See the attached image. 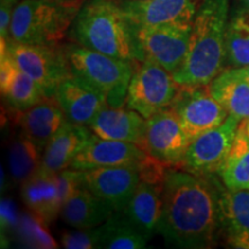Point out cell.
<instances>
[{
  "label": "cell",
  "instance_id": "obj_1",
  "mask_svg": "<svg viewBox=\"0 0 249 249\" xmlns=\"http://www.w3.org/2000/svg\"><path fill=\"white\" fill-rule=\"evenodd\" d=\"M218 176L200 177L181 169L167 170L158 234L167 246L207 249L222 236Z\"/></svg>",
  "mask_w": 249,
  "mask_h": 249
},
{
  "label": "cell",
  "instance_id": "obj_2",
  "mask_svg": "<svg viewBox=\"0 0 249 249\" xmlns=\"http://www.w3.org/2000/svg\"><path fill=\"white\" fill-rule=\"evenodd\" d=\"M229 0H202L192 24L185 61L173 73L180 86H209L226 68Z\"/></svg>",
  "mask_w": 249,
  "mask_h": 249
},
{
  "label": "cell",
  "instance_id": "obj_3",
  "mask_svg": "<svg viewBox=\"0 0 249 249\" xmlns=\"http://www.w3.org/2000/svg\"><path fill=\"white\" fill-rule=\"evenodd\" d=\"M74 43L126 61H139L134 28L119 1L86 0L71 27Z\"/></svg>",
  "mask_w": 249,
  "mask_h": 249
},
{
  "label": "cell",
  "instance_id": "obj_4",
  "mask_svg": "<svg viewBox=\"0 0 249 249\" xmlns=\"http://www.w3.org/2000/svg\"><path fill=\"white\" fill-rule=\"evenodd\" d=\"M83 2L20 0L13 12L9 40L39 45H60L70 33Z\"/></svg>",
  "mask_w": 249,
  "mask_h": 249
},
{
  "label": "cell",
  "instance_id": "obj_5",
  "mask_svg": "<svg viewBox=\"0 0 249 249\" xmlns=\"http://www.w3.org/2000/svg\"><path fill=\"white\" fill-rule=\"evenodd\" d=\"M71 73L107 97V105L124 107L135 61H126L87 49L76 43L62 45Z\"/></svg>",
  "mask_w": 249,
  "mask_h": 249
},
{
  "label": "cell",
  "instance_id": "obj_6",
  "mask_svg": "<svg viewBox=\"0 0 249 249\" xmlns=\"http://www.w3.org/2000/svg\"><path fill=\"white\" fill-rule=\"evenodd\" d=\"M193 23L134 27L139 61H150L176 73L185 61Z\"/></svg>",
  "mask_w": 249,
  "mask_h": 249
},
{
  "label": "cell",
  "instance_id": "obj_7",
  "mask_svg": "<svg viewBox=\"0 0 249 249\" xmlns=\"http://www.w3.org/2000/svg\"><path fill=\"white\" fill-rule=\"evenodd\" d=\"M180 85L173 74L150 61H135L124 107L148 119L170 107Z\"/></svg>",
  "mask_w": 249,
  "mask_h": 249
},
{
  "label": "cell",
  "instance_id": "obj_8",
  "mask_svg": "<svg viewBox=\"0 0 249 249\" xmlns=\"http://www.w3.org/2000/svg\"><path fill=\"white\" fill-rule=\"evenodd\" d=\"M7 51L46 97H53L62 81L71 74L62 45L26 44L8 40Z\"/></svg>",
  "mask_w": 249,
  "mask_h": 249
},
{
  "label": "cell",
  "instance_id": "obj_9",
  "mask_svg": "<svg viewBox=\"0 0 249 249\" xmlns=\"http://www.w3.org/2000/svg\"><path fill=\"white\" fill-rule=\"evenodd\" d=\"M189 143L178 118L167 107L145 119L139 147L167 169H180Z\"/></svg>",
  "mask_w": 249,
  "mask_h": 249
},
{
  "label": "cell",
  "instance_id": "obj_10",
  "mask_svg": "<svg viewBox=\"0 0 249 249\" xmlns=\"http://www.w3.org/2000/svg\"><path fill=\"white\" fill-rule=\"evenodd\" d=\"M242 121L229 114L219 126L193 139L180 169L195 176H218Z\"/></svg>",
  "mask_w": 249,
  "mask_h": 249
},
{
  "label": "cell",
  "instance_id": "obj_11",
  "mask_svg": "<svg viewBox=\"0 0 249 249\" xmlns=\"http://www.w3.org/2000/svg\"><path fill=\"white\" fill-rule=\"evenodd\" d=\"M170 108L191 141L219 126L229 117L222 104L211 95L208 86H180Z\"/></svg>",
  "mask_w": 249,
  "mask_h": 249
},
{
  "label": "cell",
  "instance_id": "obj_12",
  "mask_svg": "<svg viewBox=\"0 0 249 249\" xmlns=\"http://www.w3.org/2000/svg\"><path fill=\"white\" fill-rule=\"evenodd\" d=\"M83 182L112 210L124 211L140 183V166L98 167L83 171Z\"/></svg>",
  "mask_w": 249,
  "mask_h": 249
},
{
  "label": "cell",
  "instance_id": "obj_13",
  "mask_svg": "<svg viewBox=\"0 0 249 249\" xmlns=\"http://www.w3.org/2000/svg\"><path fill=\"white\" fill-rule=\"evenodd\" d=\"M134 27L166 23H193L202 0L119 1Z\"/></svg>",
  "mask_w": 249,
  "mask_h": 249
},
{
  "label": "cell",
  "instance_id": "obj_14",
  "mask_svg": "<svg viewBox=\"0 0 249 249\" xmlns=\"http://www.w3.org/2000/svg\"><path fill=\"white\" fill-rule=\"evenodd\" d=\"M147 158L148 155L135 143L111 141L92 135L73 160L71 169L87 171L123 165L140 166Z\"/></svg>",
  "mask_w": 249,
  "mask_h": 249
},
{
  "label": "cell",
  "instance_id": "obj_15",
  "mask_svg": "<svg viewBox=\"0 0 249 249\" xmlns=\"http://www.w3.org/2000/svg\"><path fill=\"white\" fill-rule=\"evenodd\" d=\"M8 40L1 39L0 50V91L13 114L27 110L46 96L33 79L20 70L7 51Z\"/></svg>",
  "mask_w": 249,
  "mask_h": 249
},
{
  "label": "cell",
  "instance_id": "obj_16",
  "mask_svg": "<svg viewBox=\"0 0 249 249\" xmlns=\"http://www.w3.org/2000/svg\"><path fill=\"white\" fill-rule=\"evenodd\" d=\"M57 99L68 121L88 126L96 114L107 105V97L81 77L71 74L58 87Z\"/></svg>",
  "mask_w": 249,
  "mask_h": 249
},
{
  "label": "cell",
  "instance_id": "obj_17",
  "mask_svg": "<svg viewBox=\"0 0 249 249\" xmlns=\"http://www.w3.org/2000/svg\"><path fill=\"white\" fill-rule=\"evenodd\" d=\"M165 179L140 178L132 198L124 213L148 240L158 233L163 213V189Z\"/></svg>",
  "mask_w": 249,
  "mask_h": 249
},
{
  "label": "cell",
  "instance_id": "obj_18",
  "mask_svg": "<svg viewBox=\"0 0 249 249\" xmlns=\"http://www.w3.org/2000/svg\"><path fill=\"white\" fill-rule=\"evenodd\" d=\"M92 135L93 133L88 126L67 121L45 145L39 171L54 174L70 169Z\"/></svg>",
  "mask_w": 249,
  "mask_h": 249
},
{
  "label": "cell",
  "instance_id": "obj_19",
  "mask_svg": "<svg viewBox=\"0 0 249 249\" xmlns=\"http://www.w3.org/2000/svg\"><path fill=\"white\" fill-rule=\"evenodd\" d=\"M15 123L24 135L44 150L54 134L68 119L57 99L45 97L27 110L15 113Z\"/></svg>",
  "mask_w": 249,
  "mask_h": 249
},
{
  "label": "cell",
  "instance_id": "obj_20",
  "mask_svg": "<svg viewBox=\"0 0 249 249\" xmlns=\"http://www.w3.org/2000/svg\"><path fill=\"white\" fill-rule=\"evenodd\" d=\"M145 119L126 107L105 105L88 124L93 135L111 141L135 143L139 145L144 132Z\"/></svg>",
  "mask_w": 249,
  "mask_h": 249
},
{
  "label": "cell",
  "instance_id": "obj_21",
  "mask_svg": "<svg viewBox=\"0 0 249 249\" xmlns=\"http://www.w3.org/2000/svg\"><path fill=\"white\" fill-rule=\"evenodd\" d=\"M21 196L34 216L50 224L60 216L61 201L55 173L38 171L21 185Z\"/></svg>",
  "mask_w": 249,
  "mask_h": 249
},
{
  "label": "cell",
  "instance_id": "obj_22",
  "mask_svg": "<svg viewBox=\"0 0 249 249\" xmlns=\"http://www.w3.org/2000/svg\"><path fill=\"white\" fill-rule=\"evenodd\" d=\"M113 213L104 201L83 186L62 204L60 217L73 229H93L102 225Z\"/></svg>",
  "mask_w": 249,
  "mask_h": 249
},
{
  "label": "cell",
  "instance_id": "obj_23",
  "mask_svg": "<svg viewBox=\"0 0 249 249\" xmlns=\"http://www.w3.org/2000/svg\"><path fill=\"white\" fill-rule=\"evenodd\" d=\"M219 195L222 235L226 241L249 233V189H229L220 179L217 181Z\"/></svg>",
  "mask_w": 249,
  "mask_h": 249
},
{
  "label": "cell",
  "instance_id": "obj_24",
  "mask_svg": "<svg viewBox=\"0 0 249 249\" xmlns=\"http://www.w3.org/2000/svg\"><path fill=\"white\" fill-rule=\"evenodd\" d=\"M227 113L241 121L249 119V83L227 67L208 86Z\"/></svg>",
  "mask_w": 249,
  "mask_h": 249
},
{
  "label": "cell",
  "instance_id": "obj_25",
  "mask_svg": "<svg viewBox=\"0 0 249 249\" xmlns=\"http://www.w3.org/2000/svg\"><path fill=\"white\" fill-rule=\"evenodd\" d=\"M98 246L104 249H142L148 239L129 222L124 211H116L97 226Z\"/></svg>",
  "mask_w": 249,
  "mask_h": 249
},
{
  "label": "cell",
  "instance_id": "obj_26",
  "mask_svg": "<svg viewBox=\"0 0 249 249\" xmlns=\"http://www.w3.org/2000/svg\"><path fill=\"white\" fill-rule=\"evenodd\" d=\"M218 178L229 189H249V135L242 121Z\"/></svg>",
  "mask_w": 249,
  "mask_h": 249
},
{
  "label": "cell",
  "instance_id": "obj_27",
  "mask_svg": "<svg viewBox=\"0 0 249 249\" xmlns=\"http://www.w3.org/2000/svg\"><path fill=\"white\" fill-rule=\"evenodd\" d=\"M43 150L18 130L8 145V169L12 181L22 185L40 169Z\"/></svg>",
  "mask_w": 249,
  "mask_h": 249
},
{
  "label": "cell",
  "instance_id": "obj_28",
  "mask_svg": "<svg viewBox=\"0 0 249 249\" xmlns=\"http://www.w3.org/2000/svg\"><path fill=\"white\" fill-rule=\"evenodd\" d=\"M249 65V11L233 8L226 28V67Z\"/></svg>",
  "mask_w": 249,
  "mask_h": 249
},
{
  "label": "cell",
  "instance_id": "obj_29",
  "mask_svg": "<svg viewBox=\"0 0 249 249\" xmlns=\"http://www.w3.org/2000/svg\"><path fill=\"white\" fill-rule=\"evenodd\" d=\"M60 245L67 249H96L98 246L97 227L75 229L64 231L60 235Z\"/></svg>",
  "mask_w": 249,
  "mask_h": 249
},
{
  "label": "cell",
  "instance_id": "obj_30",
  "mask_svg": "<svg viewBox=\"0 0 249 249\" xmlns=\"http://www.w3.org/2000/svg\"><path fill=\"white\" fill-rule=\"evenodd\" d=\"M55 181L58 185L59 196H60L61 207L77 189L85 186L83 182V171L66 169L55 173Z\"/></svg>",
  "mask_w": 249,
  "mask_h": 249
},
{
  "label": "cell",
  "instance_id": "obj_31",
  "mask_svg": "<svg viewBox=\"0 0 249 249\" xmlns=\"http://www.w3.org/2000/svg\"><path fill=\"white\" fill-rule=\"evenodd\" d=\"M20 0H1L0 6V37L9 40V28H11L13 12Z\"/></svg>",
  "mask_w": 249,
  "mask_h": 249
},
{
  "label": "cell",
  "instance_id": "obj_32",
  "mask_svg": "<svg viewBox=\"0 0 249 249\" xmlns=\"http://www.w3.org/2000/svg\"><path fill=\"white\" fill-rule=\"evenodd\" d=\"M227 244L233 248L249 249V233L248 234H241V235L234 236V238L227 240Z\"/></svg>",
  "mask_w": 249,
  "mask_h": 249
},
{
  "label": "cell",
  "instance_id": "obj_33",
  "mask_svg": "<svg viewBox=\"0 0 249 249\" xmlns=\"http://www.w3.org/2000/svg\"><path fill=\"white\" fill-rule=\"evenodd\" d=\"M230 68H232L233 71H234L240 79L247 81L249 83V65H247V66H242V67H230Z\"/></svg>",
  "mask_w": 249,
  "mask_h": 249
},
{
  "label": "cell",
  "instance_id": "obj_34",
  "mask_svg": "<svg viewBox=\"0 0 249 249\" xmlns=\"http://www.w3.org/2000/svg\"><path fill=\"white\" fill-rule=\"evenodd\" d=\"M239 5L249 11V0H239Z\"/></svg>",
  "mask_w": 249,
  "mask_h": 249
},
{
  "label": "cell",
  "instance_id": "obj_35",
  "mask_svg": "<svg viewBox=\"0 0 249 249\" xmlns=\"http://www.w3.org/2000/svg\"><path fill=\"white\" fill-rule=\"evenodd\" d=\"M50 1H62V2H85L86 0H50Z\"/></svg>",
  "mask_w": 249,
  "mask_h": 249
},
{
  "label": "cell",
  "instance_id": "obj_36",
  "mask_svg": "<svg viewBox=\"0 0 249 249\" xmlns=\"http://www.w3.org/2000/svg\"><path fill=\"white\" fill-rule=\"evenodd\" d=\"M244 123H245L246 132H247V134L249 135V119L248 120H244Z\"/></svg>",
  "mask_w": 249,
  "mask_h": 249
},
{
  "label": "cell",
  "instance_id": "obj_37",
  "mask_svg": "<svg viewBox=\"0 0 249 249\" xmlns=\"http://www.w3.org/2000/svg\"><path fill=\"white\" fill-rule=\"evenodd\" d=\"M119 1H143V0H119Z\"/></svg>",
  "mask_w": 249,
  "mask_h": 249
}]
</instances>
